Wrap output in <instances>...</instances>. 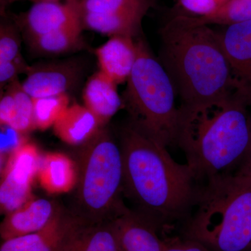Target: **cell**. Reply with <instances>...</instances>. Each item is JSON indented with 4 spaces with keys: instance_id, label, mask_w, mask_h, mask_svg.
Masks as SVG:
<instances>
[{
    "instance_id": "5",
    "label": "cell",
    "mask_w": 251,
    "mask_h": 251,
    "mask_svg": "<svg viewBox=\"0 0 251 251\" xmlns=\"http://www.w3.org/2000/svg\"><path fill=\"white\" fill-rule=\"evenodd\" d=\"M137 58L122 95V105L136 129L167 147L176 143L179 110L175 86L163 64L138 38Z\"/></svg>"
},
{
    "instance_id": "29",
    "label": "cell",
    "mask_w": 251,
    "mask_h": 251,
    "mask_svg": "<svg viewBox=\"0 0 251 251\" xmlns=\"http://www.w3.org/2000/svg\"><path fill=\"white\" fill-rule=\"evenodd\" d=\"M16 100L12 93L6 89L1 93L0 99V124L1 126H9L14 117Z\"/></svg>"
},
{
    "instance_id": "33",
    "label": "cell",
    "mask_w": 251,
    "mask_h": 251,
    "mask_svg": "<svg viewBox=\"0 0 251 251\" xmlns=\"http://www.w3.org/2000/svg\"><path fill=\"white\" fill-rule=\"evenodd\" d=\"M9 0H1V14H3L5 13V8L8 5Z\"/></svg>"
},
{
    "instance_id": "27",
    "label": "cell",
    "mask_w": 251,
    "mask_h": 251,
    "mask_svg": "<svg viewBox=\"0 0 251 251\" xmlns=\"http://www.w3.org/2000/svg\"><path fill=\"white\" fill-rule=\"evenodd\" d=\"M26 140L23 138V134L19 133L8 126H1V158H8L11 156Z\"/></svg>"
},
{
    "instance_id": "13",
    "label": "cell",
    "mask_w": 251,
    "mask_h": 251,
    "mask_svg": "<svg viewBox=\"0 0 251 251\" xmlns=\"http://www.w3.org/2000/svg\"><path fill=\"white\" fill-rule=\"evenodd\" d=\"M60 251H120L110 222L90 225L73 216L63 236Z\"/></svg>"
},
{
    "instance_id": "34",
    "label": "cell",
    "mask_w": 251,
    "mask_h": 251,
    "mask_svg": "<svg viewBox=\"0 0 251 251\" xmlns=\"http://www.w3.org/2000/svg\"><path fill=\"white\" fill-rule=\"evenodd\" d=\"M15 1H17V0H9L8 1V4H11V3L14 2ZM27 1H32V2L36 3L39 2V1H59V0H27ZM69 1V0H67Z\"/></svg>"
},
{
    "instance_id": "21",
    "label": "cell",
    "mask_w": 251,
    "mask_h": 251,
    "mask_svg": "<svg viewBox=\"0 0 251 251\" xmlns=\"http://www.w3.org/2000/svg\"><path fill=\"white\" fill-rule=\"evenodd\" d=\"M81 12L138 15L145 17L156 0H79Z\"/></svg>"
},
{
    "instance_id": "3",
    "label": "cell",
    "mask_w": 251,
    "mask_h": 251,
    "mask_svg": "<svg viewBox=\"0 0 251 251\" xmlns=\"http://www.w3.org/2000/svg\"><path fill=\"white\" fill-rule=\"evenodd\" d=\"M251 99L239 92L221 101L180 111L176 143L195 178L227 174L240 166L251 140Z\"/></svg>"
},
{
    "instance_id": "11",
    "label": "cell",
    "mask_w": 251,
    "mask_h": 251,
    "mask_svg": "<svg viewBox=\"0 0 251 251\" xmlns=\"http://www.w3.org/2000/svg\"><path fill=\"white\" fill-rule=\"evenodd\" d=\"M218 34L234 78L251 97V21L227 26Z\"/></svg>"
},
{
    "instance_id": "17",
    "label": "cell",
    "mask_w": 251,
    "mask_h": 251,
    "mask_svg": "<svg viewBox=\"0 0 251 251\" xmlns=\"http://www.w3.org/2000/svg\"><path fill=\"white\" fill-rule=\"evenodd\" d=\"M37 176L41 186L47 192L67 193L76 186L77 167L64 153H49L41 157Z\"/></svg>"
},
{
    "instance_id": "15",
    "label": "cell",
    "mask_w": 251,
    "mask_h": 251,
    "mask_svg": "<svg viewBox=\"0 0 251 251\" xmlns=\"http://www.w3.org/2000/svg\"><path fill=\"white\" fill-rule=\"evenodd\" d=\"M117 85L110 77L99 71L88 79L84 88V105L97 117L103 127L123 107Z\"/></svg>"
},
{
    "instance_id": "31",
    "label": "cell",
    "mask_w": 251,
    "mask_h": 251,
    "mask_svg": "<svg viewBox=\"0 0 251 251\" xmlns=\"http://www.w3.org/2000/svg\"><path fill=\"white\" fill-rule=\"evenodd\" d=\"M73 217L72 212H67V215L64 218L62 226H60L58 230L52 237L48 239L47 241L37 251H60L61 245H62V241L64 232L67 229L68 225L70 223L71 220Z\"/></svg>"
},
{
    "instance_id": "14",
    "label": "cell",
    "mask_w": 251,
    "mask_h": 251,
    "mask_svg": "<svg viewBox=\"0 0 251 251\" xmlns=\"http://www.w3.org/2000/svg\"><path fill=\"white\" fill-rule=\"evenodd\" d=\"M100 71L119 85L127 82L137 58L135 39L112 36L96 50Z\"/></svg>"
},
{
    "instance_id": "10",
    "label": "cell",
    "mask_w": 251,
    "mask_h": 251,
    "mask_svg": "<svg viewBox=\"0 0 251 251\" xmlns=\"http://www.w3.org/2000/svg\"><path fill=\"white\" fill-rule=\"evenodd\" d=\"M110 222L120 251H162L154 224L140 213L124 207Z\"/></svg>"
},
{
    "instance_id": "24",
    "label": "cell",
    "mask_w": 251,
    "mask_h": 251,
    "mask_svg": "<svg viewBox=\"0 0 251 251\" xmlns=\"http://www.w3.org/2000/svg\"><path fill=\"white\" fill-rule=\"evenodd\" d=\"M36 129L45 130L55 122L70 105L68 94L33 99Z\"/></svg>"
},
{
    "instance_id": "9",
    "label": "cell",
    "mask_w": 251,
    "mask_h": 251,
    "mask_svg": "<svg viewBox=\"0 0 251 251\" xmlns=\"http://www.w3.org/2000/svg\"><path fill=\"white\" fill-rule=\"evenodd\" d=\"M80 16L79 0L44 1L34 3L27 12L12 19L28 39L80 22Z\"/></svg>"
},
{
    "instance_id": "7",
    "label": "cell",
    "mask_w": 251,
    "mask_h": 251,
    "mask_svg": "<svg viewBox=\"0 0 251 251\" xmlns=\"http://www.w3.org/2000/svg\"><path fill=\"white\" fill-rule=\"evenodd\" d=\"M41 159L36 145L27 142L8 158L1 172V214H9L32 199L31 186L38 174Z\"/></svg>"
},
{
    "instance_id": "8",
    "label": "cell",
    "mask_w": 251,
    "mask_h": 251,
    "mask_svg": "<svg viewBox=\"0 0 251 251\" xmlns=\"http://www.w3.org/2000/svg\"><path fill=\"white\" fill-rule=\"evenodd\" d=\"M82 73L80 63L72 59L36 64L31 66L22 86L33 99L61 95L78 83Z\"/></svg>"
},
{
    "instance_id": "4",
    "label": "cell",
    "mask_w": 251,
    "mask_h": 251,
    "mask_svg": "<svg viewBox=\"0 0 251 251\" xmlns=\"http://www.w3.org/2000/svg\"><path fill=\"white\" fill-rule=\"evenodd\" d=\"M189 237L215 251H242L251 244V179L237 174L209 178Z\"/></svg>"
},
{
    "instance_id": "16",
    "label": "cell",
    "mask_w": 251,
    "mask_h": 251,
    "mask_svg": "<svg viewBox=\"0 0 251 251\" xmlns=\"http://www.w3.org/2000/svg\"><path fill=\"white\" fill-rule=\"evenodd\" d=\"M52 127L54 134L64 143L82 146L103 126L85 105L74 103L68 107Z\"/></svg>"
},
{
    "instance_id": "18",
    "label": "cell",
    "mask_w": 251,
    "mask_h": 251,
    "mask_svg": "<svg viewBox=\"0 0 251 251\" xmlns=\"http://www.w3.org/2000/svg\"><path fill=\"white\" fill-rule=\"evenodd\" d=\"M143 18L138 15L81 12L80 21L83 29L110 37L123 36L135 39L141 33Z\"/></svg>"
},
{
    "instance_id": "6",
    "label": "cell",
    "mask_w": 251,
    "mask_h": 251,
    "mask_svg": "<svg viewBox=\"0 0 251 251\" xmlns=\"http://www.w3.org/2000/svg\"><path fill=\"white\" fill-rule=\"evenodd\" d=\"M82 147L72 213L87 224L108 222L125 207L120 198L124 180L121 148L105 126Z\"/></svg>"
},
{
    "instance_id": "32",
    "label": "cell",
    "mask_w": 251,
    "mask_h": 251,
    "mask_svg": "<svg viewBox=\"0 0 251 251\" xmlns=\"http://www.w3.org/2000/svg\"><path fill=\"white\" fill-rule=\"evenodd\" d=\"M236 174L251 179V140L249 150Z\"/></svg>"
},
{
    "instance_id": "30",
    "label": "cell",
    "mask_w": 251,
    "mask_h": 251,
    "mask_svg": "<svg viewBox=\"0 0 251 251\" xmlns=\"http://www.w3.org/2000/svg\"><path fill=\"white\" fill-rule=\"evenodd\" d=\"M162 251H209L208 248L201 242L194 239L188 241H181L179 239L163 241Z\"/></svg>"
},
{
    "instance_id": "28",
    "label": "cell",
    "mask_w": 251,
    "mask_h": 251,
    "mask_svg": "<svg viewBox=\"0 0 251 251\" xmlns=\"http://www.w3.org/2000/svg\"><path fill=\"white\" fill-rule=\"evenodd\" d=\"M186 11L196 17L206 16L214 12L226 0H178Z\"/></svg>"
},
{
    "instance_id": "23",
    "label": "cell",
    "mask_w": 251,
    "mask_h": 251,
    "mask_svg": "<svg viewBox=\"0 0 251 251\" xmlns=\"http://www.w3.org/2000/svg\"><path fill=\"white\" fill-rule=\"evenodd\" d=\"M6 89L12 93L16 100L14 119L8 126L23 135L36 129L32 97L24 90L22 83L18 79L8 85Z\"/></svg>"
},
{
    "instance_id": "1",
    "label": "cell",
    "mask_w": 251,
    "mask_h": 251,
    "mask_svg": "<svg viewBox=\"0 0 251 251\" xmlns=\"http://www.w3.org/2000/svg\"><path fill=\"white\" fill-rule=\"evenodd\" d=\"M160 35L162 64L181 99L180 111L239 92L247 94L234 77L219 34L209 25L195 23L191 16H178L160 29Z\"/></svg>"
},
{
    "instance_id": "2",
    "label": "cell",
    "mask_w": 251,
    "mask_h": 251,
    "mask_svg": "<svg viewBox=\"0 0 251 251\" xmlns=\"http://www.w3.org/2000/svg\"><path fill=\"white\" fill-rule=\"evenodd\" d=\"M123 191L155 224L177 217L193 198V171L172 158L166 147L128 124L120 133Z\"/></svg>"
},
{
    "instance_id": "19",
    "label": "cell",
    "mask_w": 251,
    "mask_h": 251,
    "mask_svg": "<svg viewBox=\"0 0 251 251\" xmlns=\"http://www.w3.org/2000/svg\"><path fill=\"white\" fill-rule=\"evenodd\" d=\"M82 29L80 21L48 34L28 39V42L31 50L41 55L68 53L82 49L84 45Z\"/></svg>"
},
{
    "instance_id": "22",
    "label": "cell",
    "mask_w": 251,
    "mask_h": 251,
    "mask_svg": "<svg viewBox=\"0 0 251 251\" xmlns=\"http://www.w3.org/2000/svg\"><path fill=\"white\" fill-rule=\"evenodd\" d=\"M67 212L57 209L55 214L45 228L35 233L27 234L4 241L0 251H37L62 226Z\"/></svg>"
},
{
    "instance_id": "26",
    "label": "cell",
    "mask_w": 251,
    "mask_h": 251,
    "mask_svg": "<svg viewBox=\"0 0 251 251\" xmlns=\"http://www.w3.org/2000/svg\"><path fill=\"white\" fill-rule=\"evenodd\" d=\"M31 66L28 65L23 57L11 62H0V88L1 91L18 80V75L27 74Z\"/></svg>"
},
{
    "instance_id": "25",
    "label": "cell",
    "mask_w": 251,
    "mask_h": 251,
    "mask_svg": "<svg viewBox=\"0 0 251 251\" xmlns=\"http://www.w3.org/2000/svg\"><path fill=\"white\" fill-rule=\"evenodd\" d=\"M20 29L14 21H1L0 25V62L22 57Z\"/></svg>"
},
{
    "instance_id": "20",
    "label": "cell",
    "mask_w": 251,
    "mask_h": 251,
    "mask_svg": "<svg viewBox=\"0 0 251 251\" xmlns=\"http://www.w3.org/2000/svg\"><path fill=\"white\" fill-rule=\"evenodd\" d=\"M198 24L229 26L251 21V0H226L206 16H191Z\"/></svg>"
},
{
    "instance_id": "12",
    "label": "cell",
    "mask_w": 251,
    "mask_h": 251,
    "mask_svg": "<svg viewBox=\"0 0 251 251\" xmlns=\"http://www.w3.org/2000/svg\"><path fill=\"white\" fill-rule=\"evenodd\" d=\"M57 208L49 200L33 198L22 206L6 214L0 226L3 241L35 233L45 228Z\"/></svg>"
}]
</instances>
